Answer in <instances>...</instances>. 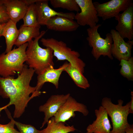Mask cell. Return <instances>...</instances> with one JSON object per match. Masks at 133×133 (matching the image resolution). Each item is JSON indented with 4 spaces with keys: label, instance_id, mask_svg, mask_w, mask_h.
<instances>
[{
    "label": "cell",
    "instance_id": "obj_17",
    "mask_svg": "<svg viewBox=\"0 0 133 133\" xmlns=\"http://www.w3.org/2000/svg\"><path fill=\"white\" fill-rule=\"evenodd\" d=\"M10 19L17 23L22 19L29 6L23 0H2Z\"/></svg>",
    "mask_w": 133,
    "mask_h": 133
},
{
    "label": "cell",
    "instance_id": "obj_12",
    "mask_svg": "<svg viewBox=\"0 0 133 133\" xmlns=\"http://www.w3.org/2000/svg\"><path fill=\"white\" fill-rule=\"evenodd\" d=\"M48 1L47 0H39L35 3L37 22L40 25H45L50 18L56 16L74 19L75 14L73 12H57L50 7L48 4Z\"/></svg>",
    "mask_w": 133,
    "mask_h": 133
},
{
    "label": "cell",
    "instance_id": "obj_8",
    "mask_svg": "<svg viewBox=\"0 0 133 133\" xmlns=\"http://www.w3.org/2000/svg\"><path fill=\"white\" fill-rule=\"evenodd\" d=\"M81 10L75 14L74 19L79 26H96L99 21L97 12L92 0H75Z\"/></svg>",
    "mask_w": 133,
    "mask_h": 133
},
{
    "label": "cell",
    "instance_id": "obj_28",
    "mask_svg": "<svg viewBox=\"0 0 133 133\" xmlns=\"http://www.w3.org/2000/svg\"><path fill=\"white\" fill-rule=\"evenodd\" d=\"M131 100L130 102L129 108V113H133V92L131 91Z\"/></svg>",
    "mask_w": 133,
    "mask_h": 133
},
{
    "label": "cell",
    "instance_id": "obj_13",
    "mask_svg": "<svg viewBox=\"0 0 133 133\" xmlns=\"http://www.w3.org/2000/svg\"><path fill=\"white\" fill-rule=\"evenodd\" d=\"M70 95L69 93L51 95L44 104L39 107V111L44 113V115L41 128L43 127L51 118L54 116L61 105Z\"/></svg>",
    "mask_w": 133,
    "mask_h": 133
},
{
    "label": "cell",
    "instance_id": "obj_11",
    "mask_svg": "<svg viewBox=\"0 0 133 133\" xmlns=\"http://www.w3.org/2000/svg\"><path fill=\"white\" fill-rule=\"evenodd\" d=\"M118 21L116 30L123 39H133V3L121 13L115 17Z\"/></svg>",
    "mask_w": 133,
    "mask_h": 133
},
{
    "label": "cell",
    "instance_id": "obj_20",
    "mask_svg": "<svg viewBox=\"0 0 133 133\" xmlns=\"http://www.w3.org/2000/svg\"><path fill=\"white\" fill-rule=\"evenodd\" d=\"M64 71L69 75L75 84L78 87L84 89L90 86V84L87 79L83 73L68 63L67 65L64 68Z\"/></svg>",
    "mask_w": 133,
    "mask_h": 133
},
{
    "label": "cell",
    "instance_id": "obj_24",
    "mask_svg": "<svg viewBox=\"0 0 133 133\" xmlns=\"http://www.w3.org/2000/svg\"><path fill=\"white\" fill-rule=\"evenodd\" d=\"M120 65L121 67L120 72L129 80H133V58L132 56L128 60L121 59Z\"/></svg>",
    "mask_w": 133,
    "mask_h": 133
},
{
    "label": "cell",
    "instance_id": "obj_7",
    "mask_svg": "<svg viewBox=\"0 0 133 133\" xmlns=\"http://www.w3.org/2000/svg\"><path fill=\"white\" fill-rule=\"evenodd\" d=\"M132 0H111L100 3L93 2L97 12L98 16L105 21L115 17L121 12L124 11L133 3Z\"/></svg>",
    "mask_w": 133,
    "mask_h": 133
},
{
    "label": "cell",
    "instance_id": "obj_21",
    "mask_svg": "<svg viewBox=\"0 0 133 133\" xmlns=\"http://www.w3.org/2000/svg\"><path fill=\"white\" fill-rule=\"evenodd\" d=\"M47 126L42 130V133H68L76 130L74 126H66L64 123L56 122L53 117L48 121Z\"/></svg>",
    "mask_w": 133,
    "mask_h": 133
},
{
    "label": "cell",
    "instance_id": "obj_10",
    "mask_svg": "<svg viewBox=\"0 0 133 133\" xmlns=\"http://www.w3.org/2000/svg\"><path fill=\"white\" fill-rule=\"evenodd\" d=\"M113 40L111 52L113 57L119 61L121 59L128 60L132 57V50L133 45V40L126 42L114 29L110 32Z\"/></svg>",
    "mask_w": 133,
    "mask_h": 133
},
{
    "label": "cell",
    "instance_id": "obj_27",
    "mask_svg": "<svg viewBox=\"0 0 133 133\" xmlns=\"http://www.w3.org/2000/svg\"><path fill=\"white\" fill-rule=\"evenodd\" d=\"M10 19L5 6L0 0V24L6 23Z\"/></svg>",
    "mask_w": 133,
    "mask_h": 133
},
{
    "label": "cell",
    "instance_id": "obj_4",
    "mask_svg": "<svg viewBox=\"0 0 133 133\" xmlns=\"http://www.w3.org/2000/svg\"><path fill=\"white\" fill-rule=\"evenodd\" d=\"M28 45L27 42L0 54V76L6 77L21 73L27 60L26 52Z\"/></svg>",
    "mask_w": 133,
    "mask_h": 133
},
{
    "label": "cell",
    "instance_id": "obj_15",
    "mask_svg": "<svg viewBox=\"0 0 133 133\" xmlns=\"http://www.w3.org/2000/svg\"><path fill=\"white\" fill-rule=\"evenodd\" d=\"M68 63L65 62L59 68L55 69L54 66H51L42 73L37 75L36 86V92H40V89L44 84L46 82L53 84L57 89L59 85V80L62 72L64 71V68L67 65Z\"/></svg>",
    "mask_w": 133,
    "mask_h": 133
},
{
    "label": "cell",
    "instance_id": "obj_22",
    "mask_svg": "<svg viewBox=\"0 0 133 133\" xmlns=\"http://www.w3.org/2000/svg\"><path fill=\"white\" fill-rule=\"evenodd\" d=\"M50 3L54 8H61L70 11L77 12L80 9L75 0H50Z\"/></svg>",
    "mask_w": 133,
    "mask_h": 133
},
{
    "label": "cell",
    "instance_id": "obj_26",
    "mask_svg": "<svg viewBox=\"0 0 133 133\" xmlns=\"http://www.w3.org/2000/svg\"><path fill=\"white\" fill-rule=\"evenodd\" d=\"M15 122L20 133H42V130H38L31 125L24 124L15 120Z\"/></svg>",
    "mask_w": 133,
    "mask_h": 133
},
{
    "label": "cell",
    "instance_id": "obj_16",
    "mask_svg": "<svg viewBox=\"0 0 133 133\" xmlns=\"http://www.w3.org/2000/svg\"><path fill=\"white\" fill-rule=\"evenodd\" d=\"M45 25L50 30L67 32L75 31L80 26L73 19L58 16L50 18L47 22Z\"/></svg>",
    "mask_w": 133,
    "mask_h": 133
},
{
    "label": "cell",
    "instance_id": "obj_6",
    "mask_svg": "<svg viewBox=\"0 0 133 133\" xmlns=\"http://www.w3.org/2000/svg\"><path fill=\"white\" fill-rule=\"evenodd\" d=\"M101 26V24H98L94 27L87 29L88 36L86 39L89 46L92 48L91 53L96 60L102 55L107 56L111 59H113L111 52L113 42L111 34L108 33L105 38H102L98 32V30Z\"/></svg>",
    "mask_w": 133,
    "mask_h": 133
},
{
    "label": "cell",
    "instance_id": "obj_5",
    "mask_svg": "<svg viewBox=\"0 0 133 133\" xmlns=\"http://www.w3.org/2000/svg\"><path fill=\"white\" fill-rule=\"evenodd\" d=\"M40 41L44 46L52 49L53 56L57 58V61L66 60L82 73L84 72L85 64L79 58L80 53L72 50L65 42L53 38H41Z\"/></svg>",
    "mask_w": 133,
    "mask_h": 133
},
{
    "label": "cell",
    "instance_id": "obj_30",
    "mask_svg": "<svg viewBox=\"0 0 133 133\" xmlns=\"http://www.w3.org/2000/svg\"><path fill=\"white\" fill-rule=\"evenodd\" d=\"M124 133H133V125H130L129 127L126 130Z\"/></svg>",
    "mask_w": 133,
    "mask_h": 133
},
{
    "label": "cell",
    "instance_id": "obj_1",
    "mask_svg": "<svg viewBox=\"0 0 133 133\" xmlns=\"http://www.w3.org/2000/svg\"><path fill=\"white\" fill-rule=\"evenodd\" d=\"M35 72L33 69L25 64L22 72L16 78L14 76H0V96L10 100L8 104L0 108V116L2 110L14 105L13 118H19L25 112L29 101L42 93L36 92V87L30 85Z\"/></svg>",
    "mask_w": 133,
    "mask_h": 133
},
{
    "label": "cell",
    "instance_id": "obj_18",
    "mask_svg": "<svg viewBox=\"0 0 133 133\" xmlns=\"http://www.w3.org/2000/svg\"><path fill=\"white\" fill-rule=\"evenodd\" d=\"M17 23L10 19L5 24L3 28L2 36L5 38L6 44L5 53L12 50L17 38L19 30L16 26Z\"/></svg>",
    "mask_w": 133,
    "mask_h": 133
},
{
    "label": "cell",
    "instance_id": "obj_9",
    "mask_svg": "<svg viewBox=\"0 0 133 133\" xmlns=\"http://www.w3.org/2000/svg\"><path fill=\"white\" fill-rule=\"evenodd\" d=\"M81 113L85 116L89 114L87 106L84 104L77 102L70 96L61 106L54 116L56 122L64 123L71 117L75 116V112Z\"/></svg>",
    "mask_w": 133,
    "mask_h": 133
},
{
    "label": "cell",
    "instance_id": "obj_25",
    "mask_svg": "<svg viewBox=\"0 0 133 133\" xmlns=\"http://www.w3.org/2000/svg\"><path fill=\"white\" fill-rule=\"evenodd\" d=\"M4 110L8 118L11 120L6 124H0V133H20L14 128L15 120L12 117L10 112L7 108Z\"/></svg>",
    "mask_w": 133,
    "mask_h": 133
},
{
    "label": "cell",
    "instance_id": "obj_2",
    "mask_svg": "<svg viewBox=\"0 0 133 133\" xmlns=\"http://www.w3.org/2000/svg\"><path fill=\"white\" fill-rule=\"evenodd\" d=\"M46 32L42 31L39 36L28 42L26 52L27 65L29 67L33 69L37 75L43 73L50 66L54 65L52 49L49 47L43 48L39 44V40Z\"/></svg>",
    "mask_w": 133,
    "mask_h": 133
},
{
    "label": "cell",
    "instance_id": "obj_31",
    "mask_svg": "<svg viewBox=\"0 0 133 133\" xmlns=\"http://www.w3.org/2000/svg\"><path fill=\"white\" fill-rule=\"evenodd\" d=\"M6 23L0 24V37L2 36L3 30Z\"/></svg>",
    "mask_w": 133,
    "mask_h": 133
},
{
    "label": "cell",
    "instance_id": "obj_19",
    "mask_svg": "<svg viewBox=\"0 0 133 133\" xmlns=\"http://www.w3.org/2000/svg\"><path fill=\"white\" fill-rule=\"evenodd\" d=\"M40 28L24 26L22 25L19 30V34L15 45L18 47L28 42L39 35Z\"/></svg>",
    "mask_w": 133,
    "mask_h": 133
},
{
    "label": "cell",
    "instance_id": "obj_23",
    "mask_svg": "<svg viewBox=\"0 0 133 133\" xmlns=\"http://www.w3.org/2000/svg\"><path fill=\"white\" fill-rule=\"evenodd\" d=\"M35 3L29 6L27 11L22 18L23 21V26L40 28V25L38 24L37 22L35 8Z\"/></svg>",
    "mask_w": 133,
    "mask_h": 133
},
{
    "label": "cell",
    "instance_id": "obj_3",
    "mask_svg": "<svg viewBox=\"0 0 133 133\" xmlns=\"http://www.w3.org/2000/svg\"><path fill=\"white\" fill-rule=\"evenodd\" d=\"M117 102V104H114L111 98L107 97L103 98L101 102V106L111 118L112 128L110 133H124L130 125L128 121L130 102L124 105L121 99L118 100Z\"/></svg>",
    "mask_w": 133,
    "mask_h": 133
},
{
    "label": "cell",
    "instance_id": "obj_14",
    "mask_svg": "<svg viewBox=\"0 0 133 133\" xmlns=\"http://www.w3.org/2000/svg\"><path fill=\"white\" fill-rule=\"evenodd\" d=\"M96 118L86 128V133H110L112 128L108 114L102 106L95 110Z\"/></svg>",
    "mask_w": 133,
    "mask_h": 133
},
{
    "label": "cell",
    "instance_id": "obj_29",
    "mask_svg": "<svg viewBox=\"0 0 133 133\" xmlns=\"http://www.w3.org/2000/svg\"><path fill=\"white\" fill-rule=\"evenodd\" d=\"M39 0H23V1L25 2L28 5H29L35 3Z\"/></svg>",
    "mask_w": 133,
    "mask_h": 133
}]
</instances>
